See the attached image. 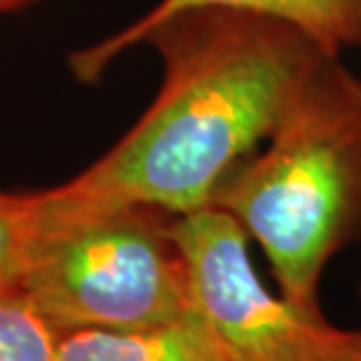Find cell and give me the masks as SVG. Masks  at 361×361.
Segmentation results:
<instances>
[{
    "label": "cell",
    "mask_w": 361,
    "mask_h": 361,
    "mask_svg": "<svg viewBox=\"0 0 361 361\" xmlns=\"http://www.w3.org/2000/svg\"><path fill=\"white\" fill-rule=\"evenodd\" d=\"M136 45L160 52V92L106 155L35 192L40 233L125 207L174 216L209 207L326 54L284 21L233 10L174 14Z\"/></svg>",
    "instance_id": "obj_1"
},
{
    "label": "cell",
    "mask_w": 361,
    "mask_h": 361,
    "mask_svg": "<svg viewBox=\"0 0 361 361\" xmlns=\"http://www.w3.org/2000/svg\"><path fill=\"white\" fill-rule=\"evenodd\" d=\"M263 143L209 207L263 249L279 293L319 310L324 270L361 235V78L324 54Z\"/></svg>",
    "instance_id": "obj_2"
},
{
    "label": "cell",
    "mask_w": 361,
    "mask_h": 361,
    "mask_svg": "<svg viewBox=\"0 0 361 361\" xmlns=\"http://www.w3.org/2000/svg\"><path fill=\"white\" fill-rule=\"evenodd\" d=\"M174 214L125 207L40 233L19 291L59 331L148 329L195 317Z\"/></svg>",
    "instance_id": "obj_3"
},
{
    "label": "cell",
    "mask_w": 361,
    "mask_h": 361,
    "mask_svg": "<svg viewBox=\"0 0 361 361\" xmlns=\"http://www.w3.org/2000/svg\"><path fill=\"white\" fill-rule=\"evenodd\" d=\"M171 235L192 300L237 361H361V331L334 326L322 310L272 293L258 277L249 235L216 207L174 216Z\"/></svg>",
    "instance_id": "obj_4"
},
{
    "label": "cell",
    "mask_w": 361,
    "mask_h": 361,
    "mask_svg": "<svg viewBox=\"0 0 361 361\" xmlns=\"http://www.w3.org/2000/svg\"><path fill=\"white\" fill-rule=\"evenodd\" d=\"M190 10H233L284 21L305 33L331 56L361 49V0H160L132 24L73 52L71 71L80 82H99L113 61L134 47V40L143 31Z\"/></svg>",
    "instance_id": "obj_5"
},
{
    "label": "cell",
    "mask_w": 361,
    "mask_h": 361,
    "mask_svg": "<svg viewBox=\"0 0 361 361\" xmlns=\"http://www.w3.org/2000/svg\"><path fill=\"white\" fill-rule=\"evenodd\" d=\"M59 361H237L200 314L148 329L59 331Z\"/></svg>",
    "instance_id": "obj_6"
},
{
    "label": "cell",
    "mask_w": 361,
    "mask_h": 361,
    "mask_svg": "<svg viewBox=\"0 0 361 361\" xmlns=\"http://www.w3.org/2000/svg\"><path fill=\"white\" fill-rule=\"evenodd\" d=\"M0 361H59V329L19 288L0 291Z\"/></svg>",
    "instance_id": "obj_7"
},
{
    "label": "cell",
    "mask_w": 361,
    "mask_h": 361,
    "mask_svg": "<svg viewBox=\"0 0 361 361\" xmlns=\"http://www.w3.org/2000/svg\"><path fill=\"white\" fill-rule=\"evenodd\" d=\"M38 209L33 195L0 192V291L19 288L38 242Z\"/></svg>",
    "instance_id": "obj_8"
},
{
    "label": "cell",
    "mask_w": 361,
    "mask_h": 361,
    "mask_svg": "<svg viewBox=\"0 0 361 361\" xmlns=\"http://www.w3.org/2000/svg\"><path fill=\"white\" fill-rule=\"evenodd\" d=\"M28 3H33V0H0V17H5V14H10V12H17L21 7H26Z\"/></svg>",
    "instance_id": "obj_9"
}]
</instances>
